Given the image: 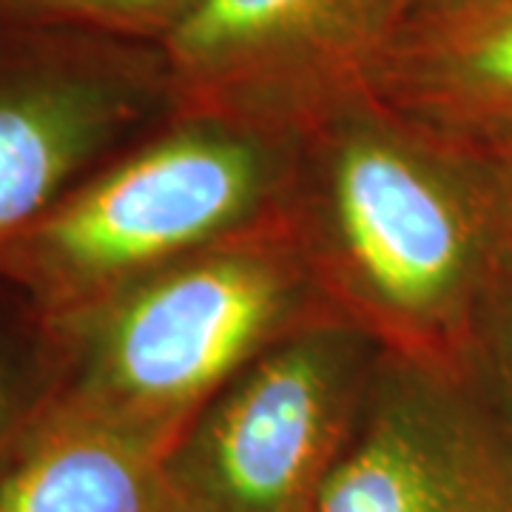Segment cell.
Returning a JSON list of instances; mask_svg holds the SVG:
<instances>
[{
    "label": "cell",
    "instance_id": "obj_11",
    "mask_svg": "<svg viewBox=\"0 0 512 512\" xmlns=\"http://www.w3.org/2000/svg\"><path fill=\"white\" fill-rule=\"evenodd\" d=\"M464 362H490L495 367L501 393L512 407V285L507 282V259L501 262L493 285L478 308Z\"/></svg>",
    "mask_w": 512,
    "mask_h": 512
},
{
    "label": "cell",
    "instance_id": "obj_2",
    "mask_svg": "<svg viewBox=\"0 0 512 512\" xmlns=\"http://www.w3.org/2000/svg\"><path fill=\"white\" fill-rule=\"evenodd\" d=\"M74 319L86 359L72 410L168 456L211 399L262 353L339 316L319 291L282 202Z\"/></svg>",
    "mask_w": 512,
    "mask_h": 512
},
{
    "label": "cell",
    "instance_id": "obj_10",
    "mask_svg": "<svg viewBox=\"0 0 512 512\" xmlns=\"http://www.w3.org/2000/svg\"><path fill=\"white\" fill-rule=\"evenodd\" d=\"M202 0H0V18L18 23H74L128 35L165 37Z\"/></svg>",
    "mask_w": 512,
    "mask_h": 512
},
{
    "label": "cell",
    "instance_id": "obj_14",
    "mask_svg": "<svg viewBox=\"0 0 512 512\" xmlns=\"http://www.w3.org/2000/svg\"><path fill=\"white\" fill-rule=\"evenodd\" d=\"M0 413H3V399H0Z\"/></svg>",
    "mask_w": 512,
    "mask_h": 512
},
{
    "label": "cell",
    "instance_id": "obj_4",
    "mask_svg": "<svg viewBox=\"0 0 512 512\" xmlns=\"http://www.w3.org/2000/svg\"><path fill=\"white\" fill-rule=\"evenodd\" d=\"M379 353L342 319L262 353L168 450L174 512H313Z\"/></svg>",
    "mask_w": 512,
    "mask_h": 512
},
{
    "label": "cell",
    "instance_id": "obj_8",
    "mask_svg": "<svg viewBox=\"0 0 512 512\" xmlns=\"http://www.w3.org/2000/svg\"><path fill=\"white\" fill-rule=\"evenodd\" d=\"M140 111L143 86L106 69L46 66L0 80V245L29 231Z\"/></svg>",
    "mask_w": 512,
    "mask_h": 512
},
{
    "label": "cell",
    "instance_id": "obj_9",
    "mask_svg": "<svg viewBox=\"0 0 512 512\" xmlns=\"http://www.w3.org/2000/svg\"><path fill=\"white\" fill-rule=\"evenodd\" d=\"M0 512H174L165 456L66 407L0 487Z\"/></svg>",
    "mask_w": 512,
    "mask_h": 512
},
{
    "label": "cell",
    "instance_id": "obj_1",
    "mask_svg": "<svg viewBox=\"0 0 512 512\" xmlns=\"http://www.w3.org/2000/svg\"><path fill=\"white\" fill-rule=\"evenodd\" d=\"M285 211L330 311L382 353L458 376L510 254L478 160L362 94L296 134Z\"/></svg>",
    "mask_w": 512,
    "mask_h": 512
},
{
    "label": "cell",
    "instance_id": "obj_6",
    "mask_svg": "<svg viewBox=\"0 0 512 512\" xmlns=\"http://www.w3.org/2000/svg\"><path fill=\"white\" fill-rule=\"evenodd\" d=\"M313 512H512V470L456 373L379 353Z\"/></svg>",
    "mask_w": 512,
    "mask_h": 512
},
{
    "label": "cell",
    "instance_id": "obj_13",
    "mask_svg": "<svg viewBox=\"0 0 512 512\" xmlns=\"http://www.w3.org/2000/svg\"><path fill=\"white\" fill-rule=\"evenodd\" d=\"M444 3H453V0H416V9H413V12L430 9V6H444Z\"/></svg>",
    "mask_w": 512,
    "mask_h": 512
},
{
    "label": "cell",
    "instance_id": "obj_12",
    "mask_svg": "<svg viewBox=\"0 0 512 512\" xmlns=\"http://www.w3.org/2000/svg\"><path fill=\"white\" fill-rule=\"evenodd\" d=\"M478 163H481L487 180H490L495 205H498V214H501V222H504V231H507L512 248V151L495 154V157L478 160Z\"/></svg>",
    "mask_w": 512,
    "mask_h": 512
},
{
    "label": "cell",
    "instance_id": "obj_3",
    "mask_svg": "<svg viewBox=\"0 0 512 512\" xmlns=\"http://www.w3.org/2000/svg\"><path fill=\"white\" fill-rule=\"evenodd\" d=\"M293 137L177 117L163 137L55 202L12 245L40 293L80 316L137 279L276 211Z\"/></svg>",
    "mask_w": 512,
    "mask_h": 512
},
{
    "label": "cell",
    "instance_id": "obj_7",
    "mask_svg": "<svg viewBox=\"0 0 512 512\" xmlns=\"http://www.w3.org/2000/svg\"><path fill=\"white\" fill-rule=\"evenodd\" d=\"M367 94L473 160L512 151V0H453L413 12Z\"/></svg>",
    "mask_w": 512,
    "mask_h": 512
},
{
    "label": "cell",
    "instance_id": "obj_5",
    "mask_svg": "<svg viewBox=\"0 0 512 512\" xmlns=\"http://www.w3.org/2000/svg\"><path fill=\"white\" fill-rule=\"evenodd\" d=\"M416 0H202L163 40L177 117L293 137L370 89Z\"/></svg>",
    "mask_w": 512,
    "mask_h": 512
}]
</instances>
